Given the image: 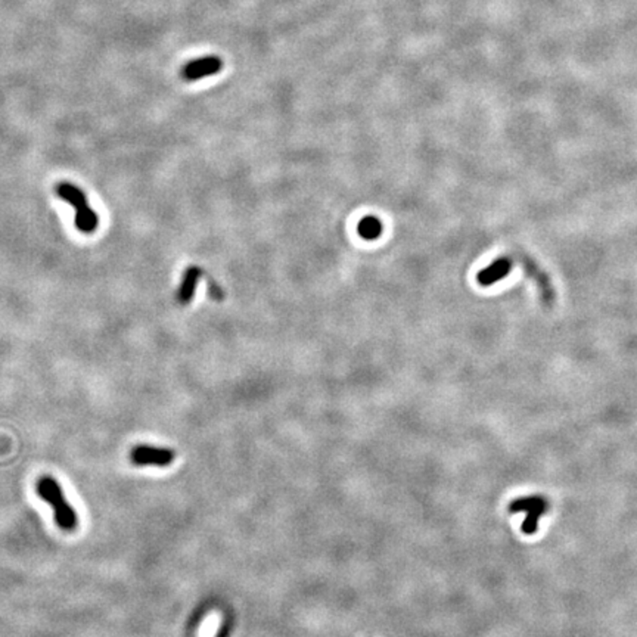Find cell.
I'll use <instances>...</instances> for the list:
<instances>
[{"label": "cell", "instance_id": "cell-1", "mask_svg": "<svg viewBox=\"0 0 637 637\" xmlns=\"http://www.w3.org/2000/svg\"><path fill=\"white\" fill-rule=\"evenodd\" d=\"M55 192L59 198H63L65 202L76 208L74 223L81 234L90 235L96 232L97 225H99V217L89 207L86 193L79 186L68 182H61L55 186Z\"/></svg>", "mask_w": 637, "mask_h": 637}, {"label": "cell", "instance_id": "cell-2", "mask_svg": "<svg viewBox=\"0 0 637 637\" xmlns=\"http://www.w3.org/2000/svg\"><path fill=\"white\" fill-rule=\"evenodd\" d=\"M39 494L45 499L47 503H51L55 510V519L61 529L64 530H74L77 525L76 512L67 503L63 490L58 485L54 478H42L39 481Z\"/></svg>", "mask_w": 637, "mask_h": 637}, {"label": "cell", "instance_id": "cell-3", "mask_svg": "<svg viewBox=\"0 0 637 637\" xmlns=\"http://www.w3.org/2000/svg\"><path fill=\"white\" fill-rule=\"evenodd\" d=\"M547 501L540 496H530V497H521L513 500L509 505V510L512 513L525 512L526 517L522 522V533L524 534H534L538 526V519L545 515L547 510Z\"/></svg>", "mask_w": 637, "mask_h": 637}, {"label": "cell", "instance_id": "cell-4", "mask_svg": "<svg viewBox=\"0 0 637 637\" xmlns=\"http://www.w3.org/2000/svg\"><path fill=\"white\" fill-rule=\"evenodd\" d=\"M222 67H223V63L218 56L200 58L183 67L182 77L186 81H195V80H200L208 76L217 74V72L222 70Z\"/></svg>", "mask_w": 637, "mask_h": 637}, {"label": "cell", "instance_id": "cell-5", "mask_svg": "<svg viewBox=\"0 0 637 637\" xmlns=\"http://www.w3.org/2000/svg\"><path fill=\"white\" fill-rule=\"evenodd\" d=\"M173 451L167 449H155L150 446H139L131 451V460L136 465H154V467H166L173 460Z\"/></svg>", "mask_w": 637, "mask_h": 637}, {"label": "cell", "instance_id": "cell-6", "mask_svg": "<svg viewBox=\"0 0 637 637\" xmlns=\"http://www.w3.org/2000/svg\"><path fill=\"white\" fill-rule=\"evenodd\" d=\"M513 267V261L509 257H499L497 260H494L488 267L483 268V271L478 273L476 280L478 284L483 287H492L497 284L499 280L506 277Z\"/></svg>", "mask_w": 637, "mask_h": 637}, {"label": "cell", "instance_id": "cell-7", "mask_svg": "<svg viewBox=\"0 0 637 637\" xmlns=\"http://www.w3.org/2000/svg\"><path fill=\"white\" fill-rule=\"evenodd\" d=\"M201 276H202V271L200 267L191 266L186 268L185 275H183V279H182V284L176 293V298L180 305H186L192 301L195 289H197L198 287V282Z\"/></svg>", "mask_w": 637, "mask_h": 637}, {"label": "cell", "instance_id": "cell-8", "mask_svg": "<svg viewBox=\"0 0 637 637\" xmlns=\"http://www.w3.org/2000/svg\"><path fill=\"white\" fill-rule=\"evenodd\" d=\"M518 259L521 260V263L524 264V268H525V272L526 275H529L530 277H533L535 282H537V287L538 289H540V292L543 293V298L545 301H550L554 298V291L552 288H550L549 285V280L547 277L543 275V272L540 271V268H538L534 261L531 259H529V257H525V255H519L518 254Z\"/></svg>", "mask_w": 637, "mask_h": 637}, {"label": "cell", "instance_id": "cell-9", "mask_svg": "<svg viewBox=\"0 0 637 637\" xmlns=\"http://www.w3.org/2000/svg\"><path fill=\"white\" fill-rule=\"evenodd\" d=\"M382 230H384L382 222L375 216H367V217L362 218L359 222V226H357L359 235L366 241L378 239L379 236L382 235Z\"/></svg>", "mask_w": 637, "mask_h": 637}, {"label": "cell", "instance_id": "cell-10", "mask_svg": "<svg viewBox=\"0 0 637 637\" xmlns=\"http://www.w3.org/2000/svg\"><path fill=\"white\" fill-rule=\"evenodd\" d=\"M208 289H210V296L217 300V301H222L225 300V292L222 291V288H220L214 280H208Z\"/></svg>", "mask_w": 637, "mask_h": 637}]
</instances>
